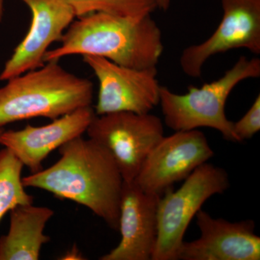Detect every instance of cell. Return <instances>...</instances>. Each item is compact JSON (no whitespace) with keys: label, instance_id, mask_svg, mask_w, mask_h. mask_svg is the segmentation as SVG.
I'll list each match as a JSON object with an SVG mask.
<instances>
[{"label":"cell","instance_id":"obj_11","mask_svg":"<svg viewBox=\"0 0 260 260\" xmlns=\"http://www.w3.org/2000/svg\"><path fill=\"white\" fill-rule=\"evenodd\" d=\"M200 237L181 244L177 260H259L260 238L251 220L230 222L200 209L195 215Z\"/></svg>","mask_w":260,"mask_h":260},{"label":"cell","instance_id":"obj_19","mask_svg":"<svg viewBox=\"0 0 260 260\" xmlns=\"http://www.w3.org/2000/svg\"><path fill=\"white\" fill-rule=\"evenodd\" d=\"M155 1H156L157 7L164 11L169 9L170 6L171 0H155Z\"/></svg>","mask_w":260,"mask_h":260},{"label":"cell","instance_id":"obj_4","mask_svg":"<svg viewBox=\"0 0 260 260\" xmlns=\"http://www.w3.org/2000/svg\"><path fill=\"white\" fill-rule=\"evenodd\" d=\"M259 76V58L241 56L219 79L200 88L189 87L187 93H175L160 87L159 104L166 124L175 132L212 128L228 141L240 143L234 131V122L225 115V103L238 84Z\"/></svg>","mask_w":260,"mask_h":260},{"label":"cell","instance_id":"obj_7","mask_svg":"<svg viewBox=\"0 0 260 260\" xmlns=\"http://www.w3.org/2000/svg\"><path fill=\"white\" fill-rule=\"evenodd\" d=\"M99 80L96 115L119 112L148 114L160 102L156 67L136 69L100 56H83Z\"/></svg>","mask_w":260,"mask_h":260},{"label":"cell","instance_id":"obj_1","mask_svg":"<svg viewBox=\"0 0 260 260\" xmlns=\"http://www.w3.org/2000/svg\"><path fill=\"white\" fill-rule=\"evenodd\" d=\"M59 153L60 159L51 167L23 177L24 186L83 205L118 230L124 179L112 155L82 136L65 143Z\"/></svg>","mask_w":260,"mask_h":260},{"label":"cell","instance_id":"obj_15","mask_svg":"<svg viewBox=\"0 0 260 260\" xmlns=\"http://www.w3.org/2000/svg\"><path fill=\"white\" fill-rule=\"evenodd\" d=\"M23 167L8 149L0 150V221L15 207L34 203L23 184Z\"/></svg>","mask_w":260,"mask_h":260},{"label":"cell","instance_id":"obj_8","mask_svg":"<svg viewBox=\"0 0 260 260\" xmlns=\"http://www.w3.org/2000/svg\"><path fill=\"white\" fill-rule=\"evenodd\" d=\"M214 155L199 129L177 131L164 136L140 169L135 183L145 192L161 197L175 183L184 180Z\"/></svg>","mask_w":260,"mask_h":260},{"label":"cell","instance_id":"obj_5","mask_svg":"<svg viewBox=\"0 0 260 260\" xmlns=\"http://www.w3.org/2000/svg\"><path fill=\"white\" fill-rule=\"evenodd\" d=\"M177 191L169 188L158 205V238L151 260H177L191 220L210 198L230 186L225 169L205 162L191 173Z\"/></svg>","mask_w":260,"mask_h":260},{"label":"cell","instance_id":"obj_18","mask_svg":"<svg viewBox=\"0 0 260 260\" xmlns=\"http://www.w3.org/2000/svg\"><path fill=\"white\" fill-rule=\"evenodd\" d=\"M61 259H83L81 253L78 250V248L74 246L70 251L67 252L64 256H62Z\"/></svg>","mask_w":260,"mask_h":260},{"label":"cell","instance_id":"obj_17","mask_svg":"<svg viewBox=\"0 0 260 260\" xmlns=\"http://www.w3.org/2000/svg\"><path fill=\"white\" fill-rule=\"evenodd\" d=\"M260 130V95L256 96L250 109L239 119L234 122V131L240 143L250 139Z\"/></svg>","mask_w":260,"mask_h":260},{"label":"cell","instance_id":"obj_6","mask_svg":"<svg viewBox=\"0 0 260 260\" xmlns=\"http://www.w3.org/2000/svg\"><path fill=\"white\" fill-rule=\"evenodd\" d=\"M86 133L112 155L126 182L135 180L145 159L164 136L158 116L129 112L95 115Z\"/></svg>","mask_w":260,"mask_h":260},{"label":"cell","instance_id":"obj_14","mask_svg":"<svg viewBox=\"0 0 260 260\" xmlns=\"http://www.w3.org/2000/svg\"><path fill=\"white\" fill-rule=\"evenodd\" d=\"M10 229L0 237V260H38L50 240L44 229L54 211L47 207L21 205L10 211Z\"/></svg>","mask_w":260,"mask_h":260},{"label":"cell","instance_id":"obj_21","mask_svg":"<svg viewBox=\"0 0 260 260\" xmlns=\"http://www.w3.org/2000/svg\"><path fill=\"white\" fill-rule=\"evenodd\" d=\"M4 132V129H3V127H0V135H2V133Z\"/></svg>","mask_w":260,"mask_h":260},{"label":"cell","instance_id":"obj_16","mask_svg":"<svg viewBox=\"0 0 260 260\" xmlns=\"http://www.w3.org/2000/svg\"><path fill=\"white\" fill-rule=\"evenodd\" d=\"M77 18L100 13L140 18L151 15L156 9L155 0H68Z\"/></svg>","mask_w":260,"mask_h":260},{"label":"cell","instance_id":"obj_20","mask_svg":"<svg viewBox=\"0 0 260 260\" xmlns=\"http://www.w3.org/2000/svg\"><path fill=\"white\" fill-rule=\"evenodd\" d=\"M4 15V0H0V23L3 21Z\"/></svg>","mask_w":260,"mask_h":260},{"label":"cell","instance_id":"obj_13","mask_svg":"<svg viewBox=\"0 0 260 260\" xmlns=\"http://www.w3.org/2000/svg\"><path fill=\"white\" fill-rule=\"evenodd\" d=\"M96 115L91 106L80 108L42 126L27 125L0 135V145L8 149L31 174L42 170L46 158L56 149L86 133Z\"/></svg>","mask_w":260,"mask_h":260},{"label":"cell","instance_id":"obj_2","mask_svg":"<svg viewBox=\"0 0 260 260\" xmlns=\"http://www.w3.org/2000/svg\"><path fill=\"white\" fill-rule=\"evenodd\" d=\"M78 18L64 32L61 45L47 51L44 62L92 55L136 69L158 64L164 47L161 31L151 15L133 18L97 12Z\"/></svg>","mask_w":260,"mask_h":260},{"label":"cell","instance_id":"obj_12","mask_svg":"<svg viewBox=\"0 0 260 260\" xmlns=\"http://www.w3.org/2000/svg\"><path fill=\"white\" fill-rule=\"evenodd\" d=\"M161 197L145 192L135 181H124L119 208L121 241L101 260H150L158 238Z\"/></svg>","mask_w":260,"mask_h":260},{"label":"cell","instance_id":"obj_9","mask_svg":"<svg viewBox=\"0 0 260 260\" xmlns=\"http://www.w3.org/2000/svg\"><path fill=\"white\" fill-rule=\"evenodd\" d=\"M223 17L215 32L205 42L186 48L181 53L183 72L200 78L209 58L237 49L260 54V0H220Z\"/></svg>","mask_w":260,"mask_h":260},{"label":"cell","instance_id":"obj_10","mask_svg":"<svg viewBox=\"0 0 260 260\" xmlns=\"http://www.w3.org/2000/svg\"><path fill=\"white\" fill-rule=\"evenodd\" d=\"M31 12L30 28L0 73L7 80L38 69L44 64V56L53 43L61 41L65 29L76 18L68 0H20Z\"/></svg>","mask_w":260,"mask_h":260},{"label":"cell","instance_id":"obj_3","mask_svg":"<svg viewBox=\"0 0 260 260\" xmlns=\"http://www.w3.org/2000/svg\"><path fill=\"white\" fill-rule=\"evenodd\" d=\"M46 63L7 80L0 88V127L36 117L54 120L91 106L90 80L72 74L59 61Z\"/></svg>","mask_w":260,"mask_h":260}]
</instances>
